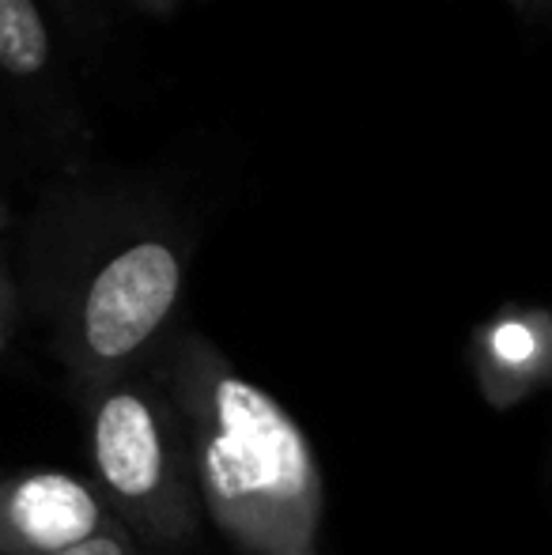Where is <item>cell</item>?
I'll return each instance as SVG.
<instances>
[{"label": "cell", "mask_w": 552, "mask_h": 555, "mask_svg": "<svg viewBox=\"0 0 552 555\" xmlns=\"http://www.w3.org/2000/svg\"><path fill=\"white\" fill-rule=\"evenodd\" d=\"M518 8H534V4H552V0H515Z\"/></svg>", "instance_id": "cell-9"}, {"label": "cell", "mask_w": 552, "mask_h": 555, "mask_svg": "<svg viewBox=\"0 0 552 555\" xmlns=\"http://www.w3.org/2000/svg\"><path fill=\"white\" fill-rule=\"evenodd\" d=\"M185 292V246L163 227L133 231L95 257L57 314V351L76 389L152 366Z\"/></svg>", "instance_id": "cell-3"}, {"label": "cell", "mask_w": 552, "mask_h": 555, "mask_svg": "<svg viewBox=\"0 0 552 555\" xmlns=\"http://www.w3.org/2000/svg\"><path fill=\"white\" fill-rule=\"evenodd\" d=\"M118 526L95 483L65 473H27L0 480V555L73 548Z\"/></svg>", "instance_id": "cell-4"}, {"label": "cell", "mask_w": 552, "mask_h": 555, "mask_svg": "<svg viewBox=\"0 0 552 555\" xmlns=\"http://www.w3.org/2000/svg\"><path fill=\"white\" fill-rule=\"evenodd\" d=\"M84 409L95 488L118 526L140 548H190L205 526V506L155 366L84 393Z\"/></svg>", "instance_id": "cell-2"}, {"label": "cell", "mask_w": 552, "mask_h": 555, "mask_svg": "<svg viewBox=\"0 0 552 555\" xmlns=\"http://www.w3.org/2000/svg\"><path fill=\"white\" fill-rule=\"evenodd\" d=\"M50 27L38 0H0V73L35 80L50 65Z\"/></svg>", "instance_id": "cell-6"}, {"label": "cell", "mask_w": 552, "mask_h": 555, "mask_svg": "<svg viewBox=\"0 0 552 555\" xmlns=\"http://www.w3.org/2000/svg\"><path fill=\"white\" fill-rule=\"evenodd\" d=\"M193 461L205 518L239 555H322V468L295 416L216 344L178 333L152 359Z\"/></svg>", "instance_id": "cell-1"}, {"label": "cell", "mask_w": 552, "mask_h": 555, "mask_svg": "<svg viewBox=\"0 0 552 555\" xmlns=\"http://www.w3.org/2000/svg\"><path fill=\"white\" fill-rule=\"evenodd\" d=\"M549 322H534V318H508V322H496L488 330V340L480 344L485 359V374H496V386L488 393L496 397L503 378H511V393L523 389V382L530 386V374H545L552 363V340H549Z\"/></svg>", "instance_id": "cell-5"}, {"label": "cell", "mask_w": 552, "mask_h": 555, "mask_svg": "<svg viewBox=\"0 0 552 555\" xmlns=\"http://www.w3.org/2000/svg\"><path fill=\"white\" fill-rule=\"evenodd\" d=\"M42 555H140V544L121 526H114V529H106V533L91 537V541L73 544V548L42 552Z\"/></svg>", "instance_id": "cell-7"}, {"label": "cell", "mask_w": 552, "mask_h": 555, "mask_svg": "<svg viewBox=\"0 0 552 555\" xmlns=\"http://www.w3.org/2000/svg\"><path fill=\"white\" fill-rule=\"evenodd\" d=\"M4 227H8V208L0 205V231H4Z\"/></svg>", "instance_id": "cell-10"}, {"label": "cell", "mask_w": 552, "mask_h": 555, "mask_svg": "<svg viewBox=\"0 0 552 555\" xmlns=\"http://www.w3.org/2000/svg\"><path fill=\"white\" fill-rule=\"evenodd\" d=\"M12 318H15V307H12V292L0 284V348L8 344V330H12Z\"/></svg>", "instance_id": "cell-8"}]
</instances>
